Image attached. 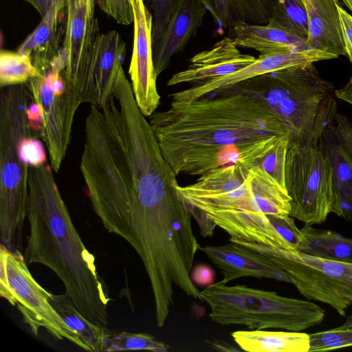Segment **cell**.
<instances>
[{
    "label": "cell",
    "mask_w": 352,
    "mask_h": 352,
    "mask_svg": "<svg viewBox=\"0 0 352 352\" xmlns=\"http://www.w3.org/2000/svg\"><path fill=\"white\" fill-rule=\"evenodd\" d=\"M162 153L175 175L201 176L263 153L288 134L270 111L242 94L172 101L149 117Z\"/></svg>",
    "instance_id": "obj_1"
},
{
    "label": "cell",
    "mask_w": 352,
    "mask_h": 352,
    "mask_svg": "<svg viewBox=\"0 0 352 352\" xmlns=\"http://www.w3.org/2000/svg\"><path fill=\"white\" fill-rule=\"evenodd\" d=\"M47 162L30 166L27 218L30 233L23 257L53 271L65 294L91 322L107 329V285L96 271L95 257L75 228Z\"/></svg>",
    "instance_id": "obj_2"
},
{
    "label": "cell",
    "mask_w": 352,
    "mask_h": 352,
    "mask_svg": "<svg viewBox=\"0 0 352 352\" xmlns=\"http://www.w3.org/2000/svg\"><path fill=\"white\" fill-rule=\"evenodd\" d=\"M177 189L204 237L212 236L217 226L230 236V242L295 249L268 218L289 215L290 198L260 166L240 162L223 165L193 184H177Z\"/></svg>",
    "instance_id": "obj_3"
},
{
    "label": "cell",
    "mask_w": 352,
    "mask_h": 352,
    "mask_svg": "<svg viewBox=\"0 0 352 352\" xmlns=\"http://www.w3.org/2000/svg\"><path fill=\"white\" fill-rule=\"evenodd\" d=\"M232 94L245 96L273 114L287 130L289 145L318 146L337 114L334 86L314 63L266 73L214 94Z\"/></svg>",
    "instance_id": "obj_4"
},
{
    "label": "cell",
    "mask_w": 352,
    "mask_h": 352,
    "mask_svg": "<svg viewBox=\"0 0 352 352\" xmlns=\"http://www.w3.org/2000/svg\"><path fill=\"white\" fill-rule=\"evenodd\" d=\"M28 83L1 88L0 94V241L9 250L21 246L27 217L30 166L19 155L21 140L32 135L27 117L32 100Z\"/></svg>",
    "instance_id": "obj_5"
},
{
    "label": "cell",
    "mask_w": 352,
    "mask_h": 352,
    "mask_svg": "<svg viewBox=\"0 0 352 352\" xmlns=\"http://www.w3.org/2000/svg\"><path fill=\"white\" fill-rule=\"evenodd\" d=\"M201 296L210 308V320L221 325L301 331L320 324L325 316L314 302L247 285L228 286L219 281L207 286Z\"/></svg>",
    "instance_id": "obj_6"
},
{
    "label": "cell",
    "mask_w": 352,
    "mask_h": 352,
    "mask_svg": "<svg viewBox=\"0 0 352 352\" xmlns=\"http://www.w3.org/2000/svg\"><path fill=\"white\" fill-rule=\"evenodd\" d=\"M235 243L256 251L278 265L308 300L325 303L340 316H346V310L352 305V264L313 256L294 249Z\"/></svg>",
    "instance_id": "obj_7"
},
{
    "label": "cell",
    "mask_w": 352,
    "mask_h": 352,
    "mask_svg": "<svg viewBox=\"0 0 352 352\" xmlns=\"http://www.w3.org/2000/svg\"><path fill=\"white\" fill-rule=\"evenodd\" d=\"M285 181L289 216L310 225L324 222L331 212L332 175L329 160L319 147L289 145Z\"/></svg>",
    "instance_id": "obj_8"
},
{
    "label": "cell",
    "mask_w": 352,
    "mask_h": 352,
    "mask_svg": "<svg viewBox=\"0 0 352 352\" xmlns=\"http://www.w3.org/2000/svg\"><path fill=\"white\" fill-rule=\"evenodd\" d=\"M0 294L16 305L24 322L37 336L45 329L54 338L67 340L79 347L80 342L51 304V293L43 288L28 270L19 250L0 246Z\"/></svg>",
    "instance_id": "obj_9"
},
{
    "label": "cell",
    "mask_w": 352,
    "mask_h": 352,
    "mask_svg": "<svg viewBox=\"0 0 352 352\" xmlns=\"http://www.w3.org/2000/svg\"><path fill=\"white\" fill-rule=\"evenodd\" d=\"M32 98L43 109L44 137L50 166L58 172L65 157L71 138L74 116L82 104L77 90L71 87L56 94L42 74L28 82Z\"/></svg>",
    "instance_id": "obj_10"
},
{
    "label": "cell",
    "mask_w": 352,
    "mask_h": 352,
    "mask_svg": "<svg viewBox=\"0 0 352 352\" xmlns=\"http://www.w3.org/2000/svg\"><path fill=\"white\" fill-rule=\"evenodd\" d=\"M134 12L133 47L129 74L137 104L150 117L160 103L152 49L153 16L143 0H131Z\"/></svg>",
    "instance_id": "obj_11"
},
{
    "label": "cell",
    "mask_w": 352,
    "mask_h": 352,
    "mask_svg": "<svg viewBox=\"0 0 352 352\" xmlns=\"http://www.w3.org/2000/svg\"><path fill=\"white\" fill-rule=\"evenodd\" d=\"M94 11L85 4L67 0L65 36L61 47L67 65L62 72L67 82L77 90L80 98L94 43L100 34Z\"/></svg>",
    "instance_id": "obj_12"
},
{
    "label": "cell",
    "mask_w": 352,
    "mask_h": 352,
    "mask_svg": "<svg viewBox=\"0 0 352 352\" xmlns=\"http://www.w3.org/2000/svg\"><path fill=\"white\" fill-rule=\"evenodd\" d=\"M126 54V44L115 30L99 34L87 69L80 100L98 107L109 100Z\"/></svg>",
    "instance_id": "obj_13"
},
{
    "label": "cell",
    "mask_w": 352,
    "mask_h": 352,
    "mask_svg": "<svg viewBox=\"0 0 352 352\" xmlns=\"http://www.w3.org/2000/svg\"><path fill=\"white\" fill-rule=\"evenodd\" d=\"M338 57L333 54L311 48L271 55H259L254 63L234 73L200 85L192 86L172 94L170 96L172 101H192L214 94L225 87L266 73Z\"/></svg>",
    "instance_id": "obj_14"
},
{
    "label": "cell",
    "mask_w": 352,
    "mask_h": 352,
    "mask_svg": "<svg viewBox=\"0 0 352 352\" xmlns=\"http://www.w3.org/2000/svg\"><path fill=\"white\" fill-rule=\"evenodd\" d=\"M229 36L208 50L195 54L188 67L172 76L167 85H200L234 73L254 63L256 58L242 54Z\"/></svg>",
    "instance_id": "obj_15"
},
{
    "label": "cell",
    "mask_w": 352,
    "mask_h": 352,
    "mask_svg": "<svg viewBox=\"0 0 352 352\" xmlns=\"http://www.w3.org/2000/svg\"><path fill=\"white\" fill-rule=\"evenodd\" d=\"M200 250L223 275L221 280L223 284L241 277L292 283L290 276L270 258L239 244L231 242L222 245H205Z\"/></svg>",
    "instance_id": "obj_16"
},
{
    "label": "cell",
    "mask_w": 352,
    "mask_h": 352,
    "mask_svg": "<svg viewBox=\"0 0 352 352\" xmlns=\"http://www.w3.org/2000/svg\"><path fill=\"white\" fill-rule=\"evenodd\" d=\"M207 9L199 0H182L162 35L152 43L153 59L158 76L169 65L202 24Z\"/></svg>",
    "instance_id": "obj_17"
},
{
    "label": "cell",
    "mask_w": 352,
    "mask_h": 352,
    "mask_svg": "<svg viewBox=\"0 0 352 352\" xmlns=\"http://www.w3.org/2000/svg\"><path fill=\"white\" fill-rule=\"evenodd\" d=\"M318 146L328 158L331 168V212L352 221V157L333 122L322 133Z\"/></svg>",
    "instance_id": "obj_18"
},
{
    "label": "cell",
    "mask_w": 352,
    "mask_h": 352,
    "mask_svg": "<svg viewBox=\"0 0 352 352\" xmlns=\"http://www.w3.org/2000/svg\"><path fill=\"white\" fill-rule=\"evenodd\" d=\"M338 0H306L309 48L346 56L338 10Z\"/></svg>",
    "instance_id": "obj_19"
},
{
    "label": "cell",
    "mask_w": 352,
    "mask_h": 352,
    "mask_svg": "<svg viewBox=\"0 0 352 352\" xmlns=\"http://www.w3.org/2000/svg\"><path fill=\"white\" fill-rule=\"evenodd\" d=\"M228 36L238 47L253 49L260 55L309 49L307 40L267 25L241 23L229 29Z\"/></svg>",
    "instance_id": "obj_20"
},
{
    "label": "cell",
    "mask_w": 352,
    "mask_h": 352,
    "mask_svg": "<svg viewBox=\"0 0 352 352\" xmlns=\"http://www.w3.org/2000/svg\"><path fill=\"white\" fill-rule=\"evenodd\" d=\"M67 9L51 7L42 17L36 29L18 47L17 52L30 56L35 67L43 74L58 56L62 47L63 22L66 21Z\"/></svg>",
    "instance_id": "obj_21"
},
{
    "label": "cell",
    "mask_w": 352,
    "mask_h": 352,
    "mask_svg": "<svg viewBox=\"0 0 352 352\" xmlns=\"http://www.w3.org/2000/svg\"><path fill=\"white\" fill-rule=\"evenodd\" d=\"M222 34L241 23L267 25L278 0H199Z\"/></svg>",
    "instance_id": "obj_22"
},
{
    "label": "cell",
    "mask_w": 352,
    "mask_h": 352,
    "mask_svg": "<svg viewBox=\"0 0 352 352\" xmlns=\"http://www.w3.org/2000/svg\"><path fill=\"white\" fill-rule=\"evenodd\" d=\"M232 338L248 352H309V335L300 331L251 329L236 331Z\"/></svg>",
    "instance_id": "obj_23"
},
{
    "label": "cell",
    "mask_w": 352,
    "mask_h": 352,
    "mask_svg": "<svg viewBox=\"0 0 352 352\" xmlns=\"http://www.w3.org/2000/svg\"><path fill=\"white\" fill-rule=\"evenodd\" d=\"M303 240L297 250L322 258L352 264V239L336 232L305 223L300 229Z\"/></svg>",
    "instance_id": "obj_24"
},
{
    "label": "cell",
    "mask_w": 352,
    "mask_h": 352,
    "mask_svg": "<svg viewBox=\"0 0 352 352\" xmlns=\"http://www.w3.org/2000/svg\"><path fill=\"white\" fill-rule=\"evenodd\" d=\"M50 300L65 323L78 336L80 348L91 352L104 351L106 340L110 333L107 329L87 320L66 294H51Z\"/></svg>",
    "instance_id": "obj_25"
},
{
    "label": "cell",
    "mask_w": 352,
    "mask_h": 352,
    "mask_svg": "<svg viewBox=\"0 0 352 352\" xmlns=\"http://www.w3.org/2000/svg\"><path fill=\"white\" fill-rule=\"evenodd\" d=\"M268 25L307 40L308 15L302 0H278Z\"/></svg>",
    "instance_id": "obj_26"
},
{
    "label": "cell",
    "mask_w": 352,
    "mask_h": 352,
    "mask_svg": "<svg viewBox=\"0 0 352 352\" xmlns=\"http://www.w3.org/2000/svg\"><path fill=\"white\" fill-rule=\"evenodd\" d=\"M42 74L30 56L18 52L1 50L0 87L19 85L28 82Z\"/></svg>",
    "instance_id": "obj_27"
},
{
    "label": "cell",
    "mask_w": 352,
    "mask_h": 352,
    "mask_svg": "<svg viewBox=\"0 0 352 352\" xmlns=\"http://www.w3.org/2000/svg\"><path fill=\"white\" fill-rule=\"evenodd\" d=\"M170 346L149 333L129 332L109 333L107 338L104 351L146 350L153 352H167Z\"/></svg>",
    "instance_id": "obj_28"
},
{
    "label": "cell",
    "mask_w": 352,
    "mask_h": 352,
    "mask_svg": "<svg viewBox=\"0 0 352 352\" xmlns=\"http://www.w3.org/2000/svg\"><path fill=\"white\" fill-rule=\"evenodd\" d=\"M309 352L326 351L352 346V316L334 329L310 333Z\"/></svg>",
    "instance_id": "obj_29"
},
{
    "label": "cell",
    "mask_w": 352,
    "mask_h": 352,
    "mask_svg": "<svg viewBox=\"0 0 352 352\" xmlns=\"http://www.w3.org/2000/svg\"><path fill=\"white\" fill-rule=\"evenodd\" d=\"M182 0H148L153 11L152 43L164 32L171 16Z\"/></svg>",
    "instance_id": "obj_30"
},
{
    "label": "cell",
    "mask_w": 352,
    "mask_h": 352,
    "mask_svg": "<svg viewBox=\"0 0 352 352\" xmlns=\"http://www.w3.org/2000/svg\"><path fill=\"white\" fill-rule=\"evenodd\" d=\"M21 159L30 166H40L47 163L45 148L38 138L32 135L23 138L19 143Z\"/></svg>",
    "instance_id": "obj_31"
},
{
    "label": "cell",
    "mask_w": 352,
    "mask_h": 352,
    "mask_svg": "<svg viewBox=\"0 0 352 352\" xmlns=\"http://www.w3.org/2000/svg\"><path fill=\"white\" fill-rule=\"evenodd\" d=\"M100 9L117 23L130 25L134 21V12L131 0H96Z\"/></svg>",
    "instance_id": "obj_32"
},
{
    "label": "cell",
    "mask_w": 352,
    "mask_h": 352,
    "mask_svg": "<svg viewBox=\"0 0 352 352\" xmlns=\"http://www.w3.org/2000/svg\"><path fill=\"white\" fill-rule=\"evenodd\" d=\"M278 233L296 250L303 240L300 229L295 224L293 217L289 215L268 217Z\"/></svg>",
    "instance_id": "obj_33"
},
{
    "label": "cell",
    "mask_w": 352,
    "mask_h": 352,
    "mask_svg": "<svg viewBox=\"0 0 352 352\" xmlns=\"http://www.w3.org/2000/svg\"><path fill=\"white\" fill-rule=\"evenodd\" d=\"M27 117L30 129L33 137L42 138L44 137V119L41 106L33 99L27 110Z\"/></svg>",
    "instance_id": "obj_34"
},
{
    "label": "cell",
    "mask_w": 352,
    "mask_h": 352,
    "mask_svg": "<svg viewBox=\"0 0 352 352\" xmlns=\"http://www.w3.org/2000/svg\"><path fill=\"white\" fill-rule=\"evenodd\" d=\"M338 10L342 32L346 56L352 63V16L338 3Z\"/></svg>",
    "instance_id": "obj_35"
},
{
    "label": "cell",
    "mask_w": 352,
    "mask_h": 352,
    "mask_svg": "<svg viewBox=\"0 0 352 352\" xmlns=\"http://www.w3.org/2000/svg\"><path fill=\"white\" fill-rule=\"evenodd\" d=\"M335 120L339 135L352 157V122L348 117L338 113Z\"/></svg>",
    "instance_id": "obj_36"
},
{
    "label": "cell",
    "mask_w": 352,
    "mask_h": 352,
    "mask_svg": "<svg viewBox=\"0 0 352 352\" xmlns=\"http://www.w3.org/2000/svg\"><path fill=\"white\" fill-rule=\"evenodd\" d=\"M190 276L195 284L201 286H208L213 283L215 274L210 266L205 264H199L191 270Z\"/></svg>",
    "instance_id": "obj_37"
},
{
    "label": "cell",
    "mask_w": 352,
    "mask_h": 352,
    "mask_svg": "<svg viewBox=\"0 0 352 352\" xmlns=\"http://www.w3.org/2000/svg\"><path fill=\"white\" fill-rule=\"evenodd\" d=\"M336 98L352 105V74L348 82L341 88L335 89Z\"/></svg>",
    "instance_id": "obj_38"
},
{
    "label": "cell",
    "mask_w": 352,
    "mask_h": 352,
    "mask_svg": "<svg viewBox=\"0 0 352 352\" xmlns=\"http://www.w3.org/2000/svg\"><path fill=\"white\" fill-rule=\"evenodd\" d=\"M206 343L214 350L219 351H239V349H235L233 346L223 341L220 340H206Z\"/></svg>",
    "instance_id": "obj_39"
},
{
    "label": "cell",
    "mask_w": 352,
    "mask_h": 352,
    "mask_svg": "<svg viewBox=\"0 0 352 352\" xmlns=\"http://www.w3.org/2000/svg\"><path fill=\"white\" fill-rule=\"evenodd\" d=\"M44 2L46 12L51 7H55L60 10L67 9V0H44Z\"/></svg>",
    "instance_id": "obj_40"
},
{
    "label": "cell",
    "mask_w": 352,
    "mask_h": 352,
    "mask_svg": "<svg viewBox=\"0 0 352 352\" xmlns=\"http://www.w3.org/2000/svg\"><path fill=\"white\" fill-rule=\"evenodd\" d=\"M32 6H33L36 10L43 17L46 13V8L45 6L44 0H24Z\"/></svg>",
    "instance_id": "obj_41"
},
{
    "label": "cell",
    "mask_w": 352,
    "mask_h": 352,
    "mask_svg": "<svg viewBox=\"0 0 352 352\" xmlns=\"http://www.w3.org/2000/svg\"><path fill=\"white\" fill-rule=\"evenodd\" d=\"M78 4L82 5L85 4L91 9L95 10V3L96 0H73Z\"/></svg>",
    "instance_id": "obj_42"
},
{
    "label": "cell",
    "mask_w": 352,
    "mask_h": 352,
    "mask_svg": "<svg viewBox=\"0 0 352 352\" xmlns=\"http://www.w3.org/2000/svg\"><path fill=\"white\" fill-rule=\"evenodd\" d=\"M342 2L352 12V0H342Z\"/></svg>",
    "instance_id": "obj_43"
}]
</instances>
